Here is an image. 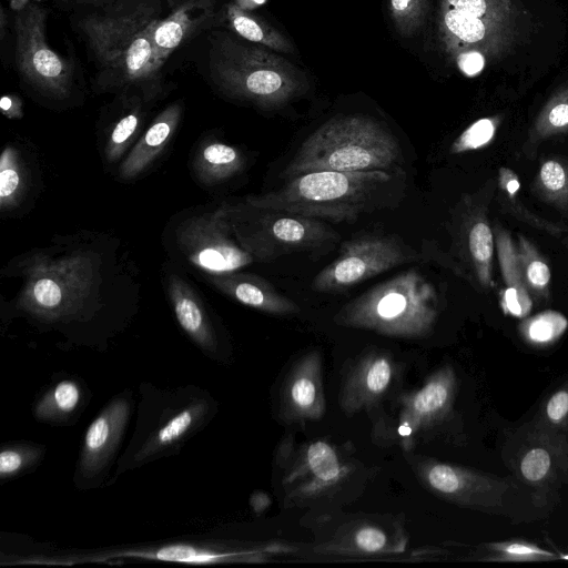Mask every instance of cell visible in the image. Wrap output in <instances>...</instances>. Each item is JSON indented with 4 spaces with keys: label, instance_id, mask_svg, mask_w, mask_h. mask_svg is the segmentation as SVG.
<instances>
[{
    "label": "cell",
    "instance_id": "29",
    "mask_svg": "<svg viewBox=\"0 0 568 568\" xmlns=\"http://www.w3.org/2000/svg\"><path fill=\"white\" fill-rule=\"evenodd\" d=\"M81 388L73 381H61L37 404L34 415L42 420H62L79 406Z\"/></svg>",
    "mask_w": 568,
    "mask_h": 568
},
{
    "label": "cell",
    "instance_id": "18",
    "mask_svg": "<svg viewBox=\"0 0 568 568\" xmlns=\"http://www.w3.org/2000/svg\"><path fill=\"white\" fill-rule=\"evenodd\" d=\"M168 290L181 327L204 351L214 352L216 337L194 291L176 275L170 276Z\"/></svg>",
    "mask_w": 568,
    "mask_h": 568
},
{
    "label": "cell",
    "instance_id": "8",
    "mask_svg": "<svg viewBox=\"0 0 568 568\" xmlns=\"http://www.w3.org/2000/svg\"><path fill=\"white\" fill-rule=\"evenodd\" d=\"M48 11L31 3L14 17V57L21 79L43 97L62 100L74 85L73 61L55 52L47 41Z\"/></svg>",
    "mask_w": 568,
    "mask_h": 568
},
{
    "label": "cell",
    "instance_id": "17",
    "mask_svg": "<svg viewBox=\"0 0 568 568\" xmlns=\"http://www.w3.org/2000/svg\"><path fill=\"white\" fill-rule=\"evenodd\" d=\"M182 115L178 102L168 105L149 126L120 166V175L131 179L144 171L163 151L173 136Z\"/></svg>",
    "mask_w": 568,
    "mask_h": 568
},
{
    "label": "cell",
    "instance_id": "24",
    "mask_svg": "<svg viewBox=\"0 0 568 568\" xmlns=\"http://www.w3.org/2000/svg\"><path fill=\"white\" fill-rule=\"evenodd\" d=\"M531 190L541 201L568 212V159L550 156L544 160Z\"/></svg>",
    "mask_w": 568,
    "mask_h": 568
},
{
    "label": "cell",
    "instance_id": "5",
    "mask_svg": "<svg viewBox=\"0 0 568 568\" xmlns=\"http://www.w3.org/2000/svg\"><path fill=\"white\" fill-rule=\"evenodd\" d=\"M437 315L435 286L419 271L409 268L351 301L336 320L388 335L416 336L427 333Z\"/></svg>",
    "mask_w": 568,
    "mask_h": 568
},
{
    "label": "cell",
    "instance_id": "2",
    "mask_svg": "<svg viewBox=\"0 0 568 568\" xmlns=\"http://www.w3.org/2000/svg\"><path fill=\"white\" fill-rule=\"evenodd\" d=\"M207 42L209 79L232 100L273 110L308 90L306 74L276 51L222 30L211 31Z\"/></svg>",
    "mask_w": 568,
    "mask_h": 568
},
{
    "label": "cell",
    "instance_id": "20",
    "mask_svg": "<svg viewBox=\"0 0 568 568\" xmlns=\"http://www.w3.org/2000/svg\"><path fill=\"white\" fill-rule=\"evenodd\" d=\"M223 20L233 33L244 40L278 53H292L294 51L292 42L280 31L236 3L230 2L224 7Z\"/></svg>",
    "mask_w": 568,
    "mask_h": 568
},
{
    "label": "cell",
    "instance_id": "32",
    "mask_svg": "<svg viewBox=\"0 0 568 568\" xmlns=\"http://www.w3.org/2000/svg\"><path fill=\"white\" fill-rule=\"evenodd\" d=\"M490 556L487 560L499 562H534L555 560L557 556L527 540H503L486 545Z\"/></svg>",
    "mask_w": 568,
    "mask_h": 568
},
{
    "label": "cell",
    "instance_id": "47",
    "mask_svg": "<svg viewBox=\"0 0 568 568\" xmlns=\"http://www.w3.org/2000/svg\"><path fill=\"white\" fill-rule=\"evenodd\" d=\"M559 557L564 560H568V554H560Z\"/></svg>",
    "mask_w": 568,
    "mask_h": 568
},
{
    "label": "cell",
    "instance_id": "43",
    "mask_svg": "<svg viewBox=\"0 0 568 568\" xmlns=\"http://www.w3.org/2000/svg\"><path fill=\"white\" fill-rule=\"evenodd\" d=\"M0 106L2 112L9 118H20L22 115L21 102L17 97H2L0 100Z\"/></svg>",
    "mask_w": 568,
    "mask_h": 568
},
{
    "label": "cell",
    "instance_id": "1",
    "mask_svg": "<svg viewBox=\"0 0 568 568\" xmlns=\"http://www.w3.org/2000/svg\"><path fill=\"white\" fill-rule=\"evenodd\" d=\"M162 12L160 0H114L77 19L99 92L138 94L149 101L162 91L163 63L153 41Z\"/></svg>",
    "mask_w": 568,
    "mask_h": 568
},
{
    "label": "cell",
    "instance_id": "16",
    "mask_svg": "<svg viewBox=\"0 0 568 568\" xmlns=\"http://www.w3.org/2000/svg\"><path fill=\"white\" fill-rule=\"evenodd\" d=\"M495 246L505 288L500 294V305L505 314L523 318L529 315L532 300L526 288L520 272L517 247L508 230L496 223L494 226Z\"/></svg>",
    "mask_w": 568,
    "mask_h": 568
},
{
    "label": "cell",
    "instance_id": "3",
    "mask_svg": "<svg viewBox=\"0 0 568 568\" xmlns=\"http://www.w3.org/2000/svg\"><path fill=\"white\" fill-rule=\"evenodd\" d=\"M398 158V142L381 122L363 114L338 115L304 140L283 175L386 170Z\"/></svg>",
    "mask_w": 568,
    "mask_h": 568
},
{
    "label": "cell",
    "instance_id": "46",
    "mask_svg": "<svg viewBox=\"0 0 568 568\" xmlns=\"http://www.w3.org/2000/svg\"><path fill=\"white\" fill-rule=\"evenodd\" d=\"M413 432V428L410 427V425L408 424H402L398 428V433L402 435V436H409Z\"/></svg>",
    "mask_w": 568,
    "mask_h": 568
},
{
    "label": "cell",
    "instance_id": "39",
    "mask_svg": "<svg viewBox=\"0 0 568 568\" xmlns=\"http://www.w3.org/2000/svg\"><path fill=\"white\" fill-rule=\"evenodd\" d=\"M41 449L34 446L18 445L3 448L0 453V478H12L37 463Z\"/></svg>",
    "mask_w": 568,
    "mask_h": 568
},
{
    "label": "cell",
    "instance_id": "25",
    "mask_svg": "<svg viewBox=\"0 0 568 568\" xmlns=\"http://www.w3.org/2000/svg\"><path fill=\"white\" fill-rule=\"evenodd\" d=\"M288 406L297 416L318 417L323 412V397L315 363H305L288 382Z\"/></svg>",
    "mask_w": 568,
    "mask_h": 568
},
{
    "label": "cell",
    "instance_id": "34",
    "mask_svg": "<svg viewBox=\"0 0 568 568\" xmlns=\"http://www.w3.org/2000/svg\"><path fill=\"white\" fill-rule=\"evenodd\" d=\"M142 101L145 100L139 97L130 111L123 114L112 129L105 148V155L109 161L118 160L136 133L142 115Z\"/></svg>",
    "mask_w": 568,
    "mask_h": 568
},
{
    "label": "cell",
    "instance_id": "37",
    "mask_svg": "<svg viewBox=\"0 0 568 568\" xmlns=\"http://www.w3.org/2000/svg\"><path fill=\"white\" fill-rule=\"evenodd\" d=\"M308 468L315 477L329 484L341 475V466L334 449L324 442H315L308 446L306 453Z\"/></svg>",
    "mask_w": 568,
    "mask_h": 568
},
{
    "label": "cell",
    "instance_id": "38",
    "mask_svg": "<svg viewBox=\"0 0 568 568\" xmlns=\"http://www.w3.org/2000/svg\"><path fill=\"white\" fill-rule=\"evenodd\" d=\"M498 121L483 118L470 124L450 145L452 154L474 151L488 145L497 131Z\"/></svg>",
    "mask_w": 568,
    "mask_h": 568
},
{
    "label": "cell",
    "instance_id": "36",
    "mask_svg": "<svg viewBox=\"0 0 568 568\" xmlns=\"http://www.w3.org/2000/svg\"><path fill=\"white\" fill-rule=\"evenodd\" d=\"M131 556L142 557L146 559L168 560L207 564L223 560L226 556L217 554L213 550L200 549L185 545H174L160 548L153 552L142 551L140 554H130Z\"/></svg>",
    "mask_w": 568,
    "mask_h": 568
},
{
    "label": "cell",
    "instance_id": "45",
    "mask_svg": "<svg viewBox=\"0 0 568 568\" xmlns=\"http://www.w3.org/2000/svg\"><path fill=\"white\" fill-rule=\"evenodd\" d=\"M61 2H69V3H80V4H94V6H102L109 2H112L114 0H58Z\"/></svg>",
    "mask_w": 568,
    "mask_h": 568
},
{
    "label": "cell",
    "instance_id": "27",
    "mask_svg": "<svg viewBox=\"0 0 568 568\" xmlns=\"http://www.w3.org/2000/svg\"><path fill=\"white\" fill-rule=\"evenodd\" d=\"M568 132V91L554 97L537 116L531 126L525 150L534 153L545 140Z\"/></svg>",
    "mask_w": 568,
    "mask_h": 568
},
{
    "label": "cell",
    "instance_id": "31",
    "mask_svg": "<svg viewBox=\"0 0 568 568\" xmlns=\"http://www.w3.org/2000/svg\"><path fill=\"white\" fill-rule=\"evenodd\" d=\"M567 327L568 321L561 313L545 311L523 321L519 332L530 345L548 346L560 338Z\"/></svg>",
    "mask_w": 568,
    "mask_h": 568
},
{
    "label": "cell",
    "instance_id": "6",
    "mask_svg": "<svg viewBox=\"0 0 568 568\" xmlns=\"http://www.w3.org/2000/svg\"><path fill=\"white\" fill-rule=\"evenodd\" d=\"M229 219L239 242L260 262L292 253L316 252L334 246L339 239L338 233L321 220L282 210L250 205L248 213L236 211L232 219L229 214Z\"/></svg>",
    "mask_w": 568,
    "mask_h": 568
},
{
    "label": "cell",
    "instance_id": "7",
    "mask_svg": "<svg viewBox=\"0 0 568 568\" xmlns=\"http://www.w3.org/2000/svg\"><path fill=\"white\" fill-rule=\"evenodd\" d=\"M93 281V264L87 255L34 260L27 270L18 306L44 321L69 317L83 306Z\"/></svg>",
    "mask_w": 568,
    "mask_h": 568
},
{
    "label": "cell",
    "instance_id": "44",
    "mask_svg": "<svg viewBox=\"0 0 568 568\" xmlns=\"http://www.w3.org/2000/svg\"><path fill=\"white\" fill-rule=\"evenodd\" d=\"M30 3L31 0H10V8L14 12L19 13L23 11Z\"/></svg>",
    "mask_w": 568,
    "mask_h": 568
},
{
    "label": "cell",
    "instance_id": "14",
    "mask_svg": "<svg viewBox=\"0 0 568 568\" xmlns=\"http://www.w3.org/2000/svg\"><path fill=\"white\" fill-rule=\"evenodd\" d=\"M130 414L124 398L112 400L89 426L80 457L81 474L92 477L109 463L125 429Z\"/></svg>",
    "mask_w": 568,
    "mask_h": 568
},
{
    "label": "cell",
    "instance_id": "33",
    "mask_svg": "<svg viewBox=\"0 0 568 568\" xmlns=\"http://www.w3.org/2000/svg\"><path fill=\"white\" fill-rule=\"evenodd\" d=\"M430 0H389V13L398 33L415 34L426 20Z\"/></svg>",
    "mask_w": 568,
    "mask_h": 568
},
{
    "label": "cell",
    "instance_id": "28",
    "mask_svg": "<svg viewBox=\"0 0 568 568\" xmlns=\"http://www.w3.org/2000/svg\"><path fill=\"white\" fill-rule=\"evenodd\" d=\"M530 429L568 443V381L548 397Z\"/></svg>",
    "mask_w": 568,
    "mask_h": 568
},
{
    "label": "cell",
    "instance_id": "26",
    "mask_svg": "<svg viewBox=\"0 0 568 568\" xmlns=\"http://www.w3.org/2000/svg\"><path fill=\"white\" fill-rule=\"evenodd\" d=\"M455 388L452 369H444L428 382L410 399L409 407L415 417L430 419L443 415L449 408Z\"/></svg>",
    "mask_w": 568,
    "mask_h": 568
},
{
    "label": "cell",
    "instance_id": "42",
    "mask_svg": "<svg viewBox=\"0 0 568 568\" xmlns=\"http://www.w3.org/2000/svg\"><path fill=\"white\" fill-rule=\"evenodd\" d=\"M457 64L463 73L474 77L483 70L485 60L479 52L467 51L458 55Z\"/></svg>",
    "mask_w": 568,
    "mask_h": 568
},
{
    "label": "cell",
    "instance_id": "23",
    "mask_svg": "<svg viewBox=\"0 0 568 568\" xmlns=\"http://www.w3.org/2000/svg\"><path fill=\"white\" fill-rule=\"evenodd\" d=\"M516 247L523 280L531 300L537 304L547 302L550 297L551 271L546 258L521 234L517 237Z\"/></svg>",
    "mask_w": 568,
    "mask_h": 568
},
{
    "label": "cell",
    "instance_id": "10",
    "mask_svg": "<svg viewBox=\"0 0 568 568\" xmlns=\"http://www.w3.org/2000/svg\"><path fill=\"white\" fill-rule=\"evenodd\" d=\"M178 243L192 264L217 275L255 261L236 239L225 210L185 221L178 232Z\"/></svg>",
    "mask_w": 568,
    "mask_h": 568
},
{
    "label": "cell",
    "instance_id": "35",
    "mask_svg": "<svg viewBox=\"0 0 568 568\" xmlns=\"http://www.w3.org/2000/svg\"><path fill=\"white\" fill-rule=\"evenodd\" d=\"M392 377V365L384 356L372 358L365 364L359 376L355 378L356 388H359L361 398H372L383 393Z\"/></svg>",
    "mask_w": 568,
    "mask_h": 568
},
{
    "label": "cell",
    "instance_id": "13",
    "mask_svg": "<svg viewBox=\"0 0 568 568\" xmlns=\"http://www.w3.org/2000/svg\"><path fill=\"white\" fill-rule=\"evenodd\" d=\"M170 7L153 36L155 54L163 64L178 48L211 29L223 17L216 0H171Z\"/></svg>",
    "mask_w": 568,
    "mask_h": 568
},
{
    "label": "cell",
    "instance_id": "15",
    "mask_svg": "<svg viewBox=\"0 0 568 568\" xmlns=\"http://www.w3.org/2000/svg\"><path fill=\"white\" fill-rule=\"evenodd\" d=\"M223 293L237 302L274 315H291L300 312L298 306L281 294L265 278L254 274L227 273L212 280Z\"/></svg>",
    "mask_w": 568,
    "mask_h": 568
},
{
    "label": "cell",
    "instance_id": "22",
    "mask_svg": "<svg viewBox=\"0 0 568 568\" xmlns=\"http://www.w3.org/2000/svg\"><path fill=\"white\" fill-rule=\"evenodd\" d=\"M244 164V156L236 148L212 141L200 149L194 170L203 183L215 184L241 172Z\"/></svg>",
    "mask_w": 568,
    "mask_h": 568
},
{
    "label": "cell",
    "instance_id": "30",
    "mask_svg": "<svg viewBox=\"0 0 568 568\" xmlns=\"http://www.w3.org/2000/svg\"><path fill=\"white\" fill-rule=\"evenodd\" d=\"M26 180L17 150L6 146L0 158V207L2 211L18 205L24 192Z\"/></svg>",
    "mask_w": 568,
    "mask_h": 568
},
{
    "label": "cell",
    "instance_id": "19",
    "mask_svg": "<svg viewBox=\"0 0 568 568\" xmlns=\"http://www.w3.org/2000/svg\"><path fill=\"white\" fill-rule=\"evenodd\" d=\"M464 242L478 283L483 288H491L495 236L484 212H476L467 220L464 227Z\"/></svg>",
    "mask_w": 568,
    "mask_h": 568
},
{
    "label": "cell",
    "instance_id": "21",
    "mask_svg": "<svg viewBox=\"0 0 568 568\" xmlns=\"http://www.w3.org/2000/svg\"><path fill=\"white\" fill-rule=\"evenodd\" d=\"M207 405L193 403L171 418L144 443L135 456V462H144L165 452L182 440L204 418Z\"/></svg>",
    "mask_w": 568,
    "mask_h": 568
},
{
    "label": "cell",
    "instance_id": "11",
    "mask_svg": "<svg viewBox=\"0 0 568 568\" xmlns=\"http://www.w3.org/2000/svg\"><path fill=\"white\" fill-rule=\"evenodd\" d=\"M516 468L534 490V501L544 505L560 480H568V443L530 429L518 450Z\"/></svg>",
    "mask_w": 568,
    "mask_h": 568
},
{
    "label": "cell",
    "instance_id": "40",
    "mask_svg": "<svg viewBox=\"0 0 568 568\" xmlns=\"http://www.w3.org/2000/svg\"><path fill=\"white\" fill-rule=\"evenodd\" d=\"M385 534L375 527H364L355 535L356 546L367 552H375L383 549L386 545Z\"/></svg>",
    "mask_w": 568,
    "mask_h": 568
},
{
    "label": "cell",
    "instance_id": "4",
    "mask_svg": "<svg viewBox=\"0 0 568 568\" xmlns=\"http://www.w3.org/2000/svg\"><path fill=\"white\" fill-rule=\"evenodd\" d=\"M390 179L385 170L308 172L291 178L275 191L250 196L246 202L316 220L354 222Z\"/></svg>",
    "mask_w": 568,
    "mask_h": 568
},
{
    "label": "cell",
    "instance_id": "41",
    "mask_svg": "<svg viewBox=\"0 0 568 568\" xmlns=\"http://www.w3.org/2000/svg\"><path fill=\"white\" fill-rule=\"evenodd\" d=\"M440 9H450L480 18L486 13V0H442Z\"/></svg>",
    "mask_w": 568,
    "mask_h": 568
},
{
    "label": "cell",
    "instance_id": "9",
    "mask_svg": "<svg viewBox=\"0 0 568 568\" xmlns=\"http://www.w3.org/2000/svg\"><path fill=\"white\" fill-rule=\"evenodd\" d=\"M417 258L395 235H365L344 242L337 257L313 280L320 293L343 292L393 267Z\"/></svg>",
    "mask_w": 568,
    "mask_h": 568
},
{
    "label": "cell",
    "instance_id": "12",
    "mask_svg": "<svg viewBox=\"0 0 568 568\" xmlns=\"http://www.w3.org/2000/svg\"><path fill=\"white\" fill-rule=\"evenodd\" d=\"M429 486L462 506L497 511L510 487L507 479L448 464H434L426 471Z\"/></svg>",
    "mask_w": 568,
    "mask_h": 568
}]
</instances>
